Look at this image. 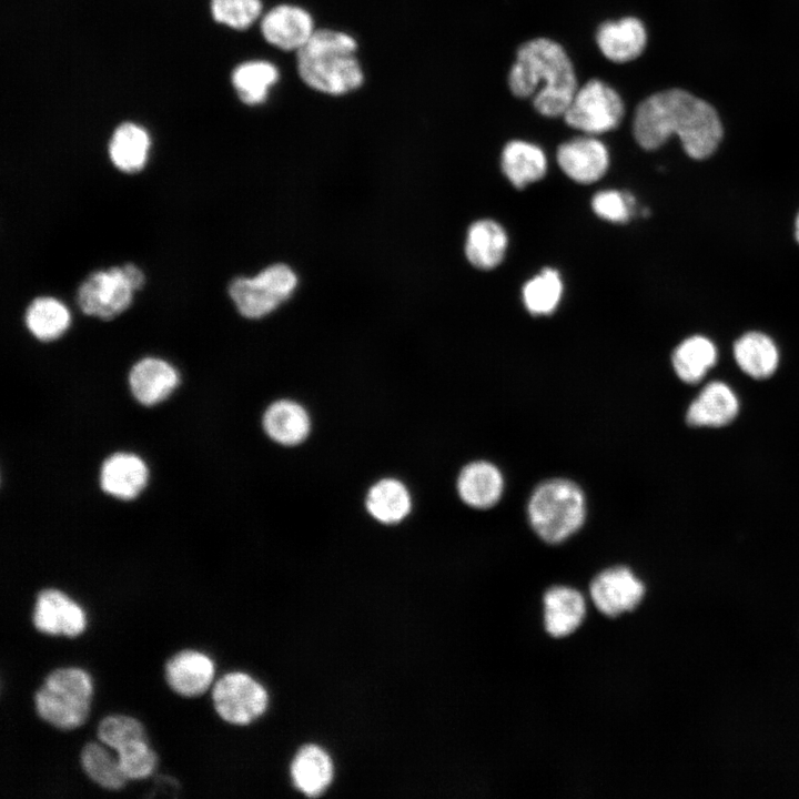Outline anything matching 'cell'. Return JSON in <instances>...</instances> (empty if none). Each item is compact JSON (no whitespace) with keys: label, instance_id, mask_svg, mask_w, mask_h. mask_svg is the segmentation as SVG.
Here are the masks:
<instances>
[{"label":"cell","instance_id":"cell-1","mask_svg":"<svg viewBox=\"0 0 799 799\" xmlns=\"http://www.w3.org/2000/svg\"><path fill=\"white\" fill-rule=\"evenodd\" d=\"M633 131L645 150H655L677 134L685 152L696 160L710 156L724 133L714 107L682 89L664 90L645 99L636 109Z\"/></svg>","mask_w":799,"mask_h":799},{"label":"cell","instance_id":"cell-2","mask_svg":"<svg viewBox=\"0 0 799 799\" xmlns=\"http://www.w3.org/2000/svg\"><path fill=\"white\" fill-rule=\"evenodd\" d=\"M518 98L534 95V108L545 117L564 115L577 88L572 61L557 42L537 38L520 45L508 75Z\"/></svg>","mask_w":799,"mask_h":799},{"label":"cell","instance_id":"cell-3","mask_svg":"<svg viewBox=\"0 0 799 799\" xmlns=\"http://www.w3.org/2000/svg\"><path fill=\"white\" fill-rule=\"evenodd\" d=\"M357 44L348 34L315 30L296 51L297 71L310 88L332 95L345 94L361 87L364 77L355 57Z\"/></svg>","mask_w":799,"mask_h":799},{"label":"cell","instance_id":"cell-4","mask_svg":"<svg viewBox=\"0 0 799 799\" xmlns=\"http://www.w3.org/2000/svg\"><path fill=\"white\" fill-rule=\"evenodd\" d=\"M534 532L545 542L557 544L575 534L586 518V498L573 481L553 478L539 484L527 504Z\"/></svg>","mask_w":799,"mask_h":799},{"label":"cell","instance_id":"cell-5","mask_svg":"<svg viewBox=\"0 0 799 799\" xmlns=\"http://www.w3.org/2000/svg\"><path fill=\"white\" fill-rule=\"evenodd\" d=\"M92 682L87 671L62 667L50 671L34 694L37 715L50 726L70 730L88 718Z\"/></svg>","mask_w":799,"mask_h":799},{"label":"cell","instance_id":"cell-6","mask_svg":"<svg viewBox=\"0 0 799 799\" xmlns=\"http://www.w3.org/2000/svg\"><path fill=\"white\" fill-rule=\"evenodd\" d=\"M295 273L284 264H274L253 277H237L229 293L241 315L262 317L286 301L296 287Z\"/></svg>","mask_w":799,"mask_h":799},{"label":"cell","instance_id":"cell-7","mask_svg":"<svg viewBox=\"0 0 799 799\" xmlns=\"http://www.w3.org/2000/svg\"><path fill=\"white\" fill-rule=\"evenodd\" d=\"M623 115L619 94L605 82L591 79L576 91L563 117L569 127L598 134L615 129Z\"/></svg>","mask_w":799,"mask_h":799},{"label":"cell","instance_id":"cell-8","mask_svg":"<svg viewBox=\"0 0 799 799\" xmlns=\"http://www.w3.org/2000/svg\"><path fill=\"white\" fill-rule=\"evenodd\" d=\"M212 700L224 721L247 725L266 709L267 694L251 676L236 671L222 676L214 684Z\"/></svg>","mask_w":799,"mask_h":799},{"label":"cell","instance_id":"cell-9","mask_svg":"<svg viewBox=\"0 0 799 799\" xmlns=\"http://www.w3.org/2000/svg\"><path fill=\"white\" fill-rule=\"evenodd\" d=\"M133 292L122 266H112L91 273L80 285L77 300L83 313L110 320L128 309Z\"/></svg>","mask_w":799,"mask_h":799},{"label":"cell","instance_id":"cell-10","mask_svg":"<svg viewBox=\"0 0 799 799\" xmlns=\"http://www.w3.org/2000/svg\"><path fill=\"white\" fill-rule=\"evenodd\" d=\"M590 596L604 615L617 617L636 608L645 594L644 584L624 566L599 573L591 581Z\"/></svg>","mask_w":799,"mask_h":799},{"label":"cell","instance_id":"cell-11","mask_svg":"<svg viewBox=\"0 0 799 799\" xmlns=\"http://www.w3.org/2000/svg\"><path fill=\"white\" fill-rule=\"evenodd\" d=\"M34 628L48 635H80L87 624L82 608L63 591L45 588L36 596L32 613Z\"/></svg>","mask_w":799,"mask_h":799},{"label":"cell","instance_id":"cell-12","mask_svg":"<svg viewBox=\"0 0 799 799\" xmlns=\"http://www.w3.org/2000/svg\"><path fill=\"white\" fill-rule=\"evenodd\" d=\"M564 173L581 184L599 180L607 171V148L594 138H576L559 145L556 155Z\"/></svg>","mask_w":799,"mask_h":799},{"label":"cell","instance_id":"cell-13","mask_svg":"<svg viewBox=\"0 0 799 799\" xmlns=\"http://www.w3.org/2000/svg\"><path fill=\"white\" fill-rule=\"evenodd\" d=\"M314 31L311 14L291 4H281L271 9L261 21L264 39L285 51H299Z\"/></svg>","mask_w":799,"mask_h":799},{"label":"cell","instance_id":"cell-14","mask_svg":"<svg viewBox=\"0 0 799 799\" xmlns=\"http://www.w3.org/2000/svg\"><path fill=\"white\" fill-rule=\"evenodd\" d=\"M214 676V665L203 653L184 649L174 654L164 666L169 687L183 697H195L206 691Z\"/></svg>","mask_w":799,"mask_h":799},{"label":"cell","instance_id":"cell-15","mask_svg":"<svg viewBox=\"0 0 799 799\" xmlns=\"http://www.w3.org/2000/svg\"><path fill=\"white\" fill-rule=\"evenodd\" d=\"M504 477L496 465L486 461L467 464L457 478L461 499L471 507L489 508L502 497Z\"/></svg>","mask_w":799,"mask_h":799},{"label":"cell","instance_id":"cell-16","mask_svg":"<svg viewBox=\"0 0 799 799\" xmlns=\"http://www.w3.org/2000/svg\"><path fill=\"white\" fill-rule=\"evenodd\" d=\"M179 375L168 362L145 357L131 370L129 384L134 397L143 405L152 406L165 400L178 386Z\"/></svg>","mask_w":799,"mask_h":799},{"label":"cell","instance_id":"cell-17","mask_svg":"<svg viewBox=\"0 0 799 799\" xmlns=\"http://www.w3.org/2000/svg\"><path fill=\"white\" fill-rule=\"evenodd\" d=\"M596 41L607 59L623 63L640 55L646 47L647 33L640 20L627 17L600 24Z\"/></svg>","mask_w":799,"mask_h":799},{"label":"cell","instance_id":"cell-18","mask_svg":"<svg viewBox=\"0 0 799 799\" xmlns=\"http://www.w3.org/2000/svg\"><path fill=\"white\" fill-rule=\"evenodd\" d=\"M148 468L144 462L130 453H117L103 463L100 473L102 489L121 499H132L144 488Z\"/></svg>","mask_w":799,"mask_h":799},{"label":"cell","instance_id":"cell-19","mask_svg":"<svg viewBox=\"0 0 799 799\" xmlns=\"http://www.w3.org/2000/svg\"><path fill=\"white\" fill-rule=\"evenodd\" d=\"M738 413V400L725 383L707 384L688 406L686 421L694 426H721Z\"/></svg>","mask_w":799,"mask_h":799},{"label":"cell","instance_id":"cell-20","mask_svg":"<svg viewBox=\"0 0 799 799\" xmlns=\"http://www.w3.org/2000/svg\"><path fill=\"white\" fill-rule=\"evenodd\" d=\"M585 614V599L578 590L556 586L545 593V628L553 637H565L575 631L583 623Z\"/></svg>","mask_w":799,"mask_h":799},{"label":"cell","instance_id":"cell-21","mask_svg":"<svg viewBox=\"0 0 799 799\" xmlns=\"http://www.w3.org/2000/svg\"><path fill=\"white\" fill-rule=\"evenodd\" d=\"M507 243V234L499 223L488 219L479 220L467 231L465 254L475 267L490 270L503 261Z\"/></svg>","mask_w":799,"mask_h":799},{"label":"cell","instance_id":"cell-22","mask_svg":"<svg viewBox=\"0 0 799 799\" xmlns=\"http://www.w3.org/2000/svg\"><path fill=\"white\" fill-rule=\"evenodd\" d=\"M500 165L505 176L518 189L544 178L547 159L544 151L529 142L514 140L503 149Z\"/></svg>","mask_w":799,"mask_h":799},{"label":"cell","instance_id":"cell-23","mask_svg":"<svg viewBox=\"0 0 799 799\" xmlns=\"http://www.w3.org/2000/svg\"><path fill=\"white\" fill-rule=\"evenodd\" d=\"M266 434L282 445H296L310 433V417L297 403L289 400L274 402L263 416Z\"/></svg>","mask_w":799,"mask_h":799},{"label":"cell","instance_id":"cell-24","mask_svg":"<svg viewBox=\"0 0 799 799\" xmlns=\"http://www.w3.org/2000/svg\"><path fill=\"white\" fill-rule=\"evenodd\" d=\"M291 775L300 791L309 797H316L331 783L333 765L330 756L322 748L307 745L295 755Z\"/></svg>","mask_w":799,"mask_h":799},{"label":"cell","instance_id":"cell-25","mask_svg":"<svg viewBox=\"0 0 799 799\" xmlns=\"http://www.w3.org/2000/svg\"><path fill=\"white\" fill-rule=\"evenodd\" d=\"M734 355L740 368L756 378L770 376L779 361L773 341L760 332L740 336L734 345Z\"/></svg>","mask_w":799,"mask_h":799},{"label":"cell","instance_id":"cell-26","mask_svg":"<svg viewBox=\"0 0 799 799\" xmlns=\"http://www.w3.org/2000/svg\"><path fill=\"white\" fill-rule=\"evenodd\" d=\"M149 148L150 138L143 128L123 123L117 128L110 140L109 154L119 170L133 173L144 166Z\"/></svg>","mask_w":799,"mask_h":799},{"label":"cell","instance_id":"cell-27","mask_svg":"<svg viewBox=\"0 0 799 799\" xmlns=\"http://www.w3.org/2000/svg\"><path fill=\"white\" fill-rule=\"evenodd\" d=\"M716 360L717 350L714 343L701 335L684 340L671 356L676 374L687 383L700 381Z\"/></svg>","mask_w":799,"mask_h":799},{"label":"cell","instance_id":"cell-28","mask_svg":"<svg viewBox=\"0 0 799 799\" xmlns=\"http://www.w3.org/2000/svg\"><path fill=\"white\" fill-rule=\"evenodd\" d=\"M366 508L381 523H398L411 510V497L400 481L385 478L371 487L366 496Z\"/></svg>","mask_w":799,"mask_h":799},{"label":"cell","instance_id":"cell-29","mask_svg":"<svg viewBox=\"0 0 799 799\" xmlns=\"http://www.w3.org/2000/svg\"><path fill=\"white\" fill-rule=\"evenodd\" d=\"M26 324L38 340L52 341L61 336L69 327L70 313L60 301L42 296L33 300L28 306Z\"/></svg>","mask_w":799,"mask_h":799},{"label":"cell","instance_id":"cell-30","mask_svg":"<svg viewBox=\"0 0 799 799\" xmlns=\"http://www.w3.org/2000/svg\"><path fill=\"white\" fill-rule=\"evenodd\" d=\"M277 79V68L267 61L242 63L232 73V83L240 99L250 105L265 101L269 89Z\"/></svg>","mask_w":799,"mask_h":799},{"label":"cell","instance_id":"cell-31","mask_svg":"<svg viewBox=\"0 0 799 799\" xmlns=\"http://www.w3.org/2000/svg\"><path fill=\"white\" fill-rule=\"evenodd\" d=\"M80 765L84 773L103 789L119 790L128 781L118 759L101 744L87 742L80 751Z\"/></svg>","mask_w":799,"mask_h":799},{"label":"cell","instance_id":"cell-32","mask_svg":"<svg viewBox=\"0 0 799 799\" xmlns=\"http://www.w3.org/2000/svg\"><path fill=\"white\" fill-rule=\"evenodd\" d=\"M563 294V282L559 273L545 267L539 274L525 283L523 301L533 315H548L559 304Z\"/></svg>","mask_w":799,"mask_h":799},{"label":"cell","instance_id":"cell-33","mask_svg":"<svg viewBox=\"0 0 799 799\" xmlns=\"http://www.w3.org/2000/svg\"><path fill=\"white\" fill-rule=\"evenodd\" d=\"M119 766L128 778L144 779L149 777L156 767L158 756L150 748L146 739H138L124 744L117 750Z\"/></svg>","mask_w":799,"mask_h":799},{"label":"cell","instance_id":"cell-34","mask_svg":"<svg viewBox=\"0 0 799 799\" xmlns=\"http://www.w3.org/2000/svg\"><path fill=\"white\" fill-rule=\"evenodd\" d=\"M97 736L103 745L114 750L133 740L146 739L142 724L125 715H111L101 719Z\"/></svg>","mask_w":799,"mask_h":799},{"label":"cell","instance_id":"cell-35","mask_svg":"<svg viewBox=\"0 0 799 799\" xmlns=\"http://www.w3.org/2000/svg\"><path fill=\"white\" fill-rule=\"evenodd\" d=\"M211 9L216 21L243 30L260 17L262 3L260 0H212Z\"/></svg>","mask_w":799,"mask_h":799},{"label":"cell","instance_id":"cell-36","mask_svg":"<svg viewBox=\"0 0 799 799\" xmlns=\"http://www.w3.org/2000/svg\"><path fill=\"white\" fill-rule=\"evenodd\" d=\"M635 206V199L630 193L616 190L597 192L591 200V208L596 215L613 223H626Z\"/></svg>","mask_w":799,"mask_h":799},{"label":"cell","instance_id":"cell-37","mask_svg":"<svg viewBox=\"0 0 799 799\" xmlns=\"http://www.w3.org/2000/svg\"><path fill=\"white\" fill-rule=\"evenodd\" d=\"M123 273L130 283V285L133 287L134 291L142 287L144 283V275L142 271L135 266L134 264L128 263L122 265Z\"/></svg>","mask_w":799,"mask_h":799},{"label":"cell","instance_id":"cell-38","mask_svg":"<svg viewBox=\"0 0 799 799\" xmlns=\"http://www.w3.org/2000/svg\"><path fill=\"white\" fill-rule=\"evenodd\" d=\"M795 236H796V240H797L798 243H799V213H798V216H797V219H796Z\"/></svg>","mask_w":799,"mask_h":799}]
</instances>
